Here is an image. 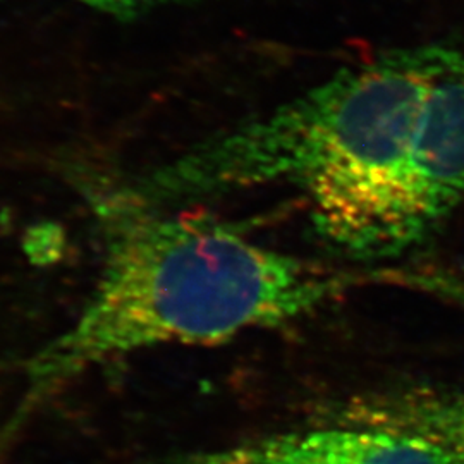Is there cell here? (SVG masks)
<instances>
[{"instance_id":"1","label":"cell","mask_w":464,"mask_h":464,"mask_svg":"<svg viewBox=\"0 0 464 464\" xmlns=\"http://www.w3.org/2000/svg\"><path fill=\"white\" fill-rule=\"evenodd\" d=\"M99 214V281L76 320L24 363V398L0 439L66 382L117 356L220 344L315 314L363 287L429 285L425 270L299 258L224 220L147 207L119 191Z\"/></svg>"},{"instance_id":"2","label":"cell","mask_w":464,"mask_h":464,"mask_svg":"<svg viewBox=\"0 0 464 464\" xmlns=\"http://www.w3.org/2000/svg\"><path fill=\"white\" fill-rule=\"evenodd\" d=\"M449 40L348 67L266 116L210 134L122 189L176 208L270 184L301 189L310 203L387 166L415 126Z\"/></svg>"},{"instance_id":"3","label":"cell","mask_w":464,"mask_h":464,"mask_svg":"<svg viewBox=\"0 0 464 464\" xmlns=\"http://www.w3.org/2000/svg\"><path fill=\"white\" fill-rule=\"evenodd\" d=\"M464 203V38L449 40L415 126L394 159L310 203L316 237L363 266L425 246Z\"/></svg>"},{"instance_id":"4","label":"cell","mask_w":464,"mask_h":464,"mask_svg":"<svg viewBox=\"0 0 464 464\" xmlns=\"http://www.w3.org/2000/svg\"><path fill=\"white\" fill-rule=\"evenodd\" d=\"M145 464H464V399L416 396L402 420L375 411Z\"/></svg>"},{"instance_id":"5","label":"cell","mask_w":464,"mask_h":464,"mask_svg":"<svg viewBox=\"0 0 464 464\" xmlns=\"http://www.w3.org/2000/svg\"><path fill=\"white\" fill-rule=\"evenodd\" d=\"M71 2H78L82 5L92 7L99 13H105L111 16L130 19V17L141 16L162 7L186 4L193 0H71Z\"/></svg>"}]
</instances>
